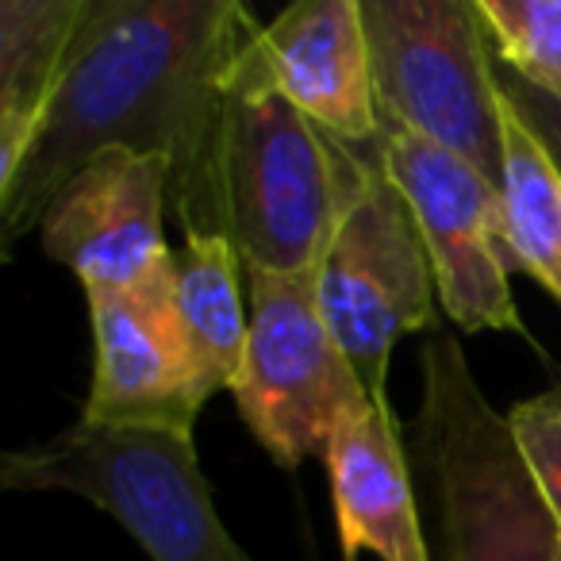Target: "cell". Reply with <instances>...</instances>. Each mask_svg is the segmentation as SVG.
I'll list each match as a JSON object with an SVG mask.
<instances>
[{
    "mask_svg": "<svg viewBox=\"0 0 561 561\" xmlns=\"http://www.w3.org/2000/svg\"><path fill=\"white\" fill-rule=\"evenodd\" d=\"M254 27L234 0H93L39 135L0 185L4 247L43 224L101 150L162 154L181 170Z\"/></svg>",
    "mask_w": 561,
    "mask_h": 561,
    "instance_id": "1",
    "label": "cell"
},
{
    "mask_svg": "<svg viewBox=\"0 0 561 561\" xmlns=\"http://www.w3.org/2000/svg\"><path fill=\"white\" fill-rule=\"evenodd\" d=\"M257 35L239 50L201 147L170 173L185 234H224L247 270H320L351 181V147L270 81Z\"/></svg>",
    "mask_w": 561,
    "mask_h": 561,
    "instance_id": "2",
    "label": "cell"
},
{
    "mask_svg": "<svg viewBox=\"0 0 561 561\" xmlns=\"http://www.w3.org/2000/svg\"><path fill=\"white\" fill-rule=\"evenodd\" d=\"M404 438L431 561H558L561 527L507 415L484 400L446 331L423 343V397Z\"/></svg>",
    "mask_w": 561,
    "mask_h": 561,
    "instance_id": "3",
    "label": "cell"
},
{
    "mask_svg": "<svg viewBox=\"0 0 561 561\" xmlns=\"http://www.w3.org/2000/svg\"><path fill=\"white\" fill-rule=\"evenodd\" d=\"M12 492H70L108 512L150 561H247L211 500L193 435L78 420L47 443L4 454Z\"/></svg>",
    "mask_w": 561,
    "mask_h": 561,
    "instance_id": "4",
    "label": "cell"
},
{
    "mask_svg": "<svg viewBox=\"0 0 561 561\" xmlns=\"http://www.w3.org/2000/svg\"><path fill=\"white\" fill-rule=\"evenodd\" d=\"M323 320L374 404H389L397 339L435 331L438 289L427 247L377 147H351V181L339 227L316 270Z\"/></svg>",
    "mask_w": 561,
    "mask_h": 561,
    "instance_id": "5",
    "label": "cell"
},
{
    "mask_svg": "<svg viewBox=\"0 0 561 561\" xmlns=\"http://www.w3.org/2000/svg\"><path fill=\"white\" fill-rule=\"evenodd\" d=\"M377 112L504 185L500 85L473 0H362Z\"/></svg>",
    "mask_w": 561,
    "mask_h": 561,
    "instance_id": "6",
    "label": "cell"
},
{
    "mask_svg": "<svg viewBox=\"0 0 561 561\" xmlns=\"http://www.w3.org/2000/svg\"><path fill=\"white\" fill-rule=\"evenodd\" d=\"M250 273V335L234 404L273 461L323 458L339 423L366 397L323 320L312 273Z\"/></svg>",
    "mask_w": 561,
    "mask_h": 561,
    "instance_id": "7",
    "label": "cell"
},
{
    "mask_svg": "<svg viewBox=\"0 0 561 561\" xmlns=\"http://www.w3.org/2000/svg\"><path fill=\"white\" fill-rule=\"evenodd\" d=\"M377 154L415 216V227L435 270L438 308L466 335L507 331L527 339L512 285H507L504 204L500 188L484 181L466 158L400 124H385Z\"/></svg>",
    "mask_w": 561,
    "mask_h": 561,
    "instance_id": "8",
    "label": "cell"
},
{
    "mask_svg": "<svg viewBox=\"0 0 561 561\" xmlns=\"http://www.w3.org/2000/svg\"><path fill=\"white\" fill-rule=\"evenodd\" d=\"M165 196L170 158L101 150L55 196L39 242L85 293H139L170 277L178 257L162 231Z\"/></svg>",
    "mask_w": 561,
    "mask_h": 561,
    "instance_id": "9",
    "label": "cell"
},
{
    "mask_svg": "<svg viewBox=\"0 0 561 561\" xmlns=\"http://www.w3.org/2000/svg\"><path fill=\"white\" fill-rule=\"evenodd\" d=\"M173 273L139 293H85L93 328V381L81 420L101 427L193 435L204 408L178 320Z\"/></svg>",
    "mask_w": 561,
    "mask_h": 561,
    "instance_id": "10",
    "label": "cell"
},
{
    "mask_svg": "<svg viewBox=\"0 0 561 561\" xmlns=\"http://www.w3.org/2000/svg\"><path fill=\"white\" fill-rule=\"evenodd\" d=\"M270 81L323 135L369 147L381 135L362 0H300L257 35Z\"/></svg>",
    "mask_w": 561,
    "mask_h": 561,
    "instance_id": "11",
    "label": "cell"
},
{
    "mask_svg": "<svg viewBox=\"0 0 561 561\" xmlns=\"http://www.w3.org/2000/svg\"><path fill=\"white\" fill-rule=\"evenodd\" d=\"M323 466L346 561L362 550L381 561H431L404 423L392 404L362 400L331 435Z\"/></svg>",
    "mask_w": 561,
    "mask_h": 561,
    "instance_id": "12",
    "label": "cell"
},
{
    "mask_svg": "<svg viewBox=\"0 0 561 561\" xmlns=\"http://www.w3.org/2000/svg\"><path fill=\"white\" fill-rule=\"evenodd\" d=\"M89 9L93 0H0V185L39 135Z\"/></svg>",
    "mask_w": 561,
    "mask_h": 561,
    "instance_id": "13",
    "label": "cell"
},
{
    "mask_svg": "<svg viewBox=\"0 0 561 561\" xmlns=\"http://www.w3.org/2000/svg\"><path fill=\"white\" fill-rule=\"evenodd\" d=\"M173 262L178 320L196 381L204 397L216 389H234L250 335V312L242 308L239 289V250L224 234H185V247Z\"/></svg>",
    "mask_w": 561,
    "mask_h": 561,
    "instance_id": "14",
    "label": "cell"
},
{
    "mask_svg": "<svg viewBox=\"0 0 561 561\" xmlns=\"http://www.w3.org/2000/svg\"><path fill=\"white\" fill-rule=\"evenodd\" d=\"M500 85V81H496ZM504 135V247L515 265L561 305V170L500 89Z\"/></svg>",
    "mask_w": 561,
    "mask_h": 561,
    "instance_id": "15",
    "label": "cell"
},
{
    "mask_svg": "<svg viewBox=\"0 0 561 561\" xmlns=\"http://www.w3.org/2000/svg\"><path fill=\"white\" fill-rule=\"evenodd\" d=\"M473 9L496 66L561 101V0H473Z\"/></svg>",
    "mask_w": 561,
    "mask_h": 561,
    "instance_id": "16",
    "label": "cell"
},
{
    "mask_svg": "<svg viewBox=\"0 0 561 561\" xmlns=\"http://www.w3.org/2000/svg\"><path fill=\"white\" fill-rule=\"evenodd\" d=\"M507 427L542 492L546 507L561 527V385L519 400L507 412Z\"/></svg>",
    "mask_w": 561,
    "mask_h": 561,
    "instance_id": "17",
    "label": "cell"
},
{
    "mask_svg": "<svg viewBox=\"0 0 561 561\" xmlns=\"http://www.w3.org/2000/svg\"><path fill=\"white\" fill-rule=\"evenodd\" d=\"M492 62H496V58H492ZM496 81H500V89H504L507 101L515 104V112L527 119V127L542 139V147L550 150V158L561 170V101H553V96L523 85V81L512 78L504 66H496Z\"/></svg>",
    "mask_w": 561,
    "mask_h": 561,
    "instance_id": "18",
    "label": "cell"
},
{
    "mask_svg": "<svg viewBox=\"0 0 561 561\" xmlns=\"http://www.w3.org/2000/svg\"><path fill=\"white\" fill-rule=\"evenodd\" d=\"M558 561H561V550H558Z\"/></svg>",
    "mask_w": 561,
    "mask_h": 561,
    "instance_id": "19",
    "label": "cell"
}]
</instances>
